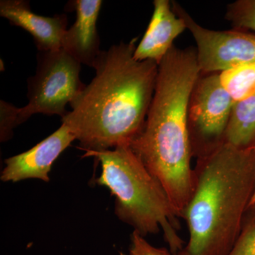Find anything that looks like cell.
I'll return each mask as SVG.
<instances>
[{"label":"cell","instance_id":"cell-1","mask_svg":"<svg viewBox=\"0 0 255 255\" xmlns=\"http://www.w3.org/2000/svg\"><path fill=\"white\" fill-rule=\"evenodd\" d=\"M102 50L94 64L96 75L70 104L62 119L87 152L130 145L141 132L150 109L159 65L134 58L135 42Z\"/></svg>","mask_w":255,"mask_h":255},{"label":"cell","instance_id":"cell-2","mask_svg":"<svg viewBox=\"0 0 255 255\" xmlns=\"http://www.w3.org/2000/svg\"><path fill=\"white\" fill-rule=\"evenodd\" d=\"M200 73L195 50L174 46L169 50L159 64L144 127L130 144L160 183L180 219L195 189L189 107Z\"/></svg>","mask_w":255,"mask_h":255},{"label":"cell","instance_id":"cell-3","mask_svg":"<svg viewBox=\"0 0 255 255\" xmlns=\"http://www.w3.org/2000/svg\"><path fill=\"white\" fill-rule=\"evenodd\" d=\"M195 189L183 216L189 240L177 255H228L255 187V149L223 142L198 157Z\"/></svg>","mask_w":255,"mask_h":255},{"label":"cell","instance_id":"cell-4","mask_svg":"<svg viewBox=\"0 0 255 255\" xmlns=\"http://www.w3.org/2000/svg\"><path fill=\"white\" fill-rule=\"evenodd\" d=\"M83 157L100 161L102 172L96 182L115 197L114 212L120 221L143 237L162 230L172 255L182 251L185 243L179 234L180 219L160 183L130 145L87 152Z\"/></svg>","mask_w":255,"mask_h":255},{"label":"cell","instance_id":"cell-5","mask_svg":"<svg viewBox=\"0 0 255 255\" xmlns=\"http://www.w3.org/2000/svg\"><path fill=\"white\" fill-rule=\"evenodd\" d=\"M81 64L60 48L38 51L36 71L28 79L27 105L18 109V124L36 114L65 117L70 105L85 89Z\"/></svg>","mask_w":255,"mask_h":255},{"label":"cell","instance_id":"cell-6","mask_svg":"<svg viewBox=\"0 0 255 255\" xmlns=\"http://www.w3.org/2000/svg\"><path fill=\"white\" fill-rule=\"evenodd\" d=\"M236 102L223 87L219 73L199 78L191 94L189 128L193 155L198 157L224 142Z\"/></svg>","mask_w":255,"mask_h":255},{"label":"cell","instance_id":"cell-7","mask_svg":"<svg viewBox=\"0 0 255 255\" xmlns=\"http://www.w3.org/2000/svg\"><path fill=\"white\" fill-rule=\"evenodd\" d=\"M172 5L174 13L184 19L195 40L201 73H221L255 61V35L237 29H208L196 23L179 3L172 1Z\"/></svg>","mask_w":255,"mask_h":255},{"label":"cell","instance_id":"cell-8","mask_svg":"<svg viewBox=\"0 0 255 255\" xmlns=\"http://www.w3.org/2000/svg\"><path fill=\"white\" fill-rule=\"evenodd\" d=\"M75 140V135L62 124L56 131L30 150L5 159V167L1 171L0 179L4 182H18L29 179L49 182L53 163Z\"/></svg>","mask_w":255,"mask_h":255},{"label":"cell","instance_id":"cell-9","mask_svg":"<svg viewBox=\"0 0 255 255\" xmlns=\"http://www.w3.org/2000/svg\"><path fill=\"white\" fill-rule=\"evenodd\" d=\"M0 16L28 31L33 36L38 51L62 48V40L68 29L66 15L56 14L52 17L41 16L31 11L28 1L1 0Z\"/></svg>","mask_w":255,"mask_h":255},{"label":"cell","instance_id":"cell-10","mask_svg":"<svg viewBox=\"0 0 255 255\" xmlns=\"http://www.w3.org/2000/svg\"><path fill=\"white\" fill-rule=\"evenodd\" d=\"M73 2L76 20L65 31L61 48L81 65L93 68L102 52L97 22L102 1L76 0Z\"/></svg>","mask_w":255,"mask_h":255},{"label":"cell","instance_id":"cell-11","mask_svg":"<svg viewBox=\"0 0 255 255\" xmlns=\"http://www.w3.org/2000/svg\"><path fill=\"white\" fill-rule=\"evenodd\" d=\"M148 27L133 57L137 61L152 60L157 64L173 48L174 40L187 29L183 18L174 13L169 0H155Z\"/></svg>","mask_w":255,"mask_h":255},{"label":"cell","instance_id":"cell-12","mask_svg":"<svg viewBox=\"0 0 255 255\" xmlns=\"http://www.w3.org/2000/svg\"><path fill=\"white\" fill-rule=\"evenodd\" d=\"M224 141L239 148L255 145V92L235 104Z\"/></svg>","mask_w":255,"mask_h":255},{"label":"cell","instance_id":"cell-13","mask_svg":"<svg viewBox=\"0 0 255 255\" xmlns=\"http://www.w3.org/2000/svg\"><path fill=\"white\" fill-rule=\"evenodd\" d=\"M219 76L223 87L236 103L255 92V61L228 69L220 73Z\"/></svg>","mask_w":255,"mask_h":255},{"label":"cell","instance_id":"cell-14","mask_svg":"<svg viewBox=\"0 0 255 255\" xmlns=\"http://www.w3.org/2000/svg\"><path fill=\"white\" fill-rule=\"evenodd\" d=\"M226 18L234 29L255 31V0H238L228 4Z\"/></svg>","mask_w":255,"mask_h":255},{"label":"cell","instance_id":"cell-15","mask_svg":"<svg viewBox=\"0 0 255 255\" xmlns=\"http://www.w3.org/2000/svg\"><path fill=\"white\" fill-rule=\"evenodd\" d=\"M228 255H255V214L247 211L237 242Z\"/></svg>","mask_w":255,"mask_h":255},{"label":"cell","instance_id":"cell-16","mask_svg":"<svg viewBox=\"0 0 255 255\" xmlns=\"http://www.w3.org/2000/svg\"><path fill=\"white\" fill-rule=\"evenodd\" d=\"M18 108L4 101H0V141L6 142L13 136L18 127Z\"/></svg>","mask_w":255,"mask_h":255},{"label":"cell","instance_id":"cell-17","mask_svg":"<svg viewBox=\"0 0 255 255\" xmlns=\"http://www.w3.org/2000/svg\"><path fill=\"white\" fill-rule=\"evenodd\" d=\"M129 255H173L169 249L165 248H156L152 246L145 237L137 231H132L130 236V246Z\"/></svg>","mask_w":255,"mask_h":255},{"label":"cell","instance_id":"cell-18","mask_svg":"<svg viewBox=\"0 0 255 255\" xmlns=\"http://www.w3.org/2000/svg\"><path fill=\"white\" fill-rule=\"evenodd\" d=\"M254 147L255 149V145H254ZM255 205V191L254 193H253V197H252L251 203H250L249 206H248V209L249 208L252 207V206H253Z\"/></svg>","mask_w":255,"mask_h":255},{"label":"cell","instance_id":"cell-19","mask_svg":"<svg viewBox=\"0 0 255 255\" xmlns=\"http://www.w3.org/2000/svg\"><path fill=\"white\" fill-rule=\"evenodd\" d=\"M248 211H251L252 212L255 213V205L252 206V207L249 208V209H248ZM247 210V211H248Z\"/></svg>","mask_w":255,"mask_h":255},{"label":"cell","instance_id":"cell-20","mask_svg":"<svg viewBox=\"0 0 255 255\" xmlns=\"http://www.w3.org/2000/svg\"><path fill=\"white\" fill-rule=\"evenodd\" d=\"M120 255H126L125 254H124V253H121V254H120Z\"/></svg>","mask_w":255,"mask_h":255}]
</instances>
